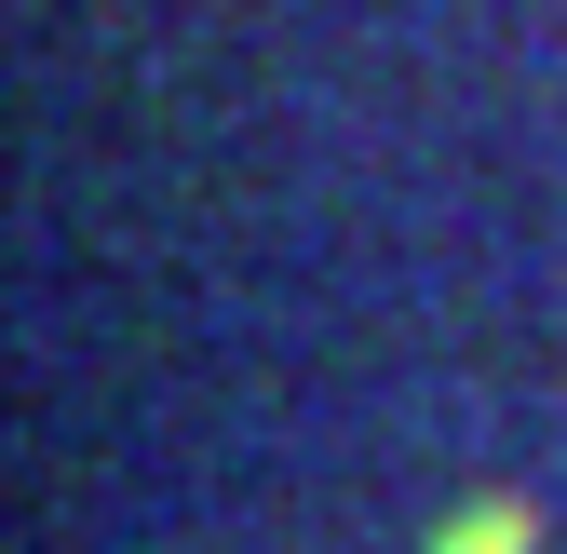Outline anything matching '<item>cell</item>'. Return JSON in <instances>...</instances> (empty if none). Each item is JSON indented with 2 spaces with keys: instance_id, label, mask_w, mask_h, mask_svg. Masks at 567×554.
<instances>
[{
  "instance_id": "obj_1",
  "label": "cell",
  "mask_w": 567,
  "mask_h": 554,
  "mask_svg": "<svg viewBox=\"0 0 567 554\" xmlns=\"http://www.w3.org/2000/svg\"><path fill=\"white\" fill-rule=\"evenodd\" d=\"M433 554H540V501L527 488H486V501H460L433 527Z\"/></svg>"
}]
</instances>
